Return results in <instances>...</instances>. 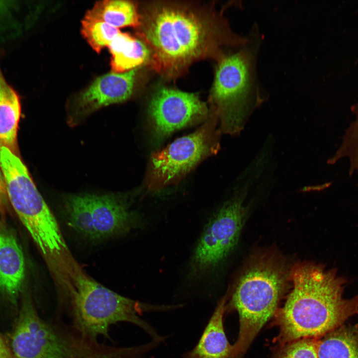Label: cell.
<instances>
[{"mask_svg": "<svg viewBox=\"0 0 358 358\" xmlns=\"http://www.w3.org/2000/svg\"><path fill=\"white\" fill-rule=\"evenodd\" d=\"M140 14L138 36L150 50L149 63L167 79L179 77L200 60L219 62L226 54L224 48H238L247 40L232 30L223 11L197 4L155 1Z\"/></svg>", "mask_w": 358, "mask_h": 358, "instance_id": "cell-1", "label": "cell"}, {"mask_svg": "<svg viewBox=\"0 0 358 358\" xmlns=\"http://www.w3.org/2000/svg\"><path fill=\"white\" fill-rule=\"evenodd\" d=\"M293 289L275 315L280 346L303 338L319 339L358 315V295L344 297L348 280L335 268L299 263L290 271Z\"/></svg>", "mask_w": 358, "mask_h": 358, "instance_id": "cell-2", "label": "cell"}, {"mask_svg": "<svg viewBox=\"0 0 358 358\" xmlns=\"http://www.w3.org/2000/svg\"><path fill=\"white\" fill-rule=\"evenodd\" d=\"M0 167L9 202L45 259L53 275L72 268L75 260L54 216L37 189L19 156L0 149Z\"/></svg>", "mask_w": 358, "mask_h": 358, "instance_id": "cell-3", "label": "cell"}, {"mask_svg": "<svg viewBox=\"0 0 358 358\" xmlns=\"http://www.w3.org/2000/svg\"><path fill=\"white\" fill-rule=\"evenodd\" d=\"M261 41L262 35L254 25L246 43L218 62L208 101L225 133H240L266 99L257 73Z\"/></svg>", "mask_w": 358, "mask_h": 358, "instance_id": "cell-4", "label": "cell"}, {"mask_svg": "<svg viewBox=\"0 0 358 358\" xmlns=\"http://www.w3.org/2000/svg\"><path fill=\"white\" fill-rule=\"evenodd\" d=\"M14 358H143L144 345L116 347L83 336L72 327L43 320L24 303L11 338Z\"/></svg>", "mask_w": 358, "mask_h": 358, "instance_id": "cell-5", "label": "cell"}, {"mask_svg": "<svg viewBox=\"0 0 358 358\" xmlns=\"http://www.w3.org/2000/svg\"><path fill=\"white\" fill-rule=\"evenodd\" d=\"M77 332L96 340L99 336L110 339L109 327L119 322L133 324L153 340L163 342L156 330L140 316L149 311H168L179 305H156L123 296L98 283L84 271L77 277L73 293L64 303Z\"/></svg>", "mask_w": 358, "mask_h": 358, "instance_id": "cell-6", "label": "cell"}, {"mask_svg": "<svg viewBox=\"0 0 358 358\" xmlns=\"http://www.w3.org/2000/svg\"><path fill=\"white\" fill-rule=\"evenodd\" d=\"M280 270L268 263L256 265L240 278L231 302L239 317L233 358H243L264 325L275 315L283 289Z\"/></svg>", "mask_w": 358, "mask_h": 358, "instance_id": "cell-7", "label": "cell"}, {"mask_svg": "<svg viewBox=\"0 0 358 358\" xmlns=\"http://www.w3.org/2000/svg\"><path fill=\"white\" fill-rule=\"evenodd\" d=\"M218 121L217 113L209 108L207 118L195 131L153 153L145 181L147 190L155 192L179 183L199 163L216 154L221 131Z\"/></svg>", "mask_w": 358, "mask_h": 358, "instance_id": "cell-8", "label": "cell"}, {"mask_svg": "<svg viewBox=\"0 0 358 358\" xmlns=\"http://www.w3.org/2000/svg\"><path fill=\"white\" fill-rule=\"evenodd\" d=\"M243 199L242 191L225 203L209 219L190 261L188 275L191 279L211 272L236 246L247 213Z\"/></svg>", "mask_w": 358, "mask_h": 358, "instance_id": "cell-9", "label": "cell"}, {"mask_svg": "<svg viewBox=\"0 0 358 358\" xmlns=\"http://www.w3.org/2000/svg\"><path fill=\"white\" fill-rule=\"evenodd\" d=\"M148 113L154 135L160 141L179 129L204 122L209 108L195 93L162 87L152 95Z\"/></svg>", "mask_w": 358, "mask_h": 358, "instance_id": "cell-10", "label": "cell"}, {"mask_svg": "<svg viewBox=\"0 0 358 358\" xmlns=\"http://www.w3.org/2000/svg\"><path fill=\"white\" fill-rule=\"evenodd\" d=\"M92 240L124 235L140 227V216L124 199L116 195L88 194Z\"/></svg>", "mask_w": 358, "mask_h": 358, "instance_id": "cell-11", "label": "cell"}, {"mask_svg": "<svg viewBox=\"0 0 358 358\" xmlns=\"http://www.w3.org/2000/svg\"><path fill=\"white\" fill-rule=\"evenodd\" d=\"M138 69L122 73H110L96 79L77 100L69 123L76 125L80 119L110 104L124 101L132 95Z\"/></svg>", "mask_w": 358, "mask_h": 358, "instance_id": "cell-12", "label": "cell"}, {"mask_svg": "<svg viewBox=\"0 0 358 358\" xmlns=\"http://www.w3.org/2000/svg\"><path fill=\"white\" fill-rule=\"evenodd\" d=\"M24 275L25 261L20 246L12 233L0 225V291L16 298Z\"/></svg>", "mask_w": 358, "mask_h": 358, "instance_id": "cell-13", "label": "cell"}, {"mask_svg": "<svg viewBox=\"0 0 358 358\" xmlns=\"http://www.w3.org/2000/svg\"><path fill=\"white\" fill-rule=\"evenodd\" d=\"M227 299L225 295L218 302L198 343L183 358H233V345L229 343L223 325Z\"/></svg>", "mask_w": 358, "mask_h": 358, "instance_id": "cell-14", "label": "cell"}, {"mask_svg": "<svg viewBox=\"0 0 358 358\" xmlns=\"http://www.w3.org/2000/svg\"><path fill=\"white\" fill-rule=\"evenodd\" d=\"M21 115L19 96L5 80L0 65V149L19 156L17 131Z\"/></svg>", "mask_w": 358, "mask_h": 358, "instance_id": "cell-15", "label": "cell"}, {"mask_svg": "<svg viewBox=\"0 0 358 358\" xmlns=\"http://www.w3.org/2000/svg\"><path fill=\"white\" fill-rule=\"evenodd\" d=\"M318 358H358V324H343L318 340Z\"/></svg>", "mask_w": 358, "mask_h": 358, "instance_id": "cell-16", "label": "cell"}, {"mask_svg": "<svg viewBox=\"0 0 358 358\" xmlns=\"http://www.w3.org/2000/svg\"><path fill=\"white\" fill-rule=\"evenodd\" d=\"M87 15L119 28H139L141 14L137 4L130 0H106L96 2Z\"/></svg>", "mask_w": 358, "mask_h": 358, "instance_id": "cell-17", "label": "cell"}, {"mask_svg": "<svg viewBox=\"0 0 358 358\" xmlns=\"http://www.w3.org/2000/svg\"><path fill=\"white\" fill-rule=\"evenodd\" d=\"M64 209L68 225L80 235L91 240L88 194L66 195L64 198Z\"/></svg>", "mask_w": 358, "mask_h": 358, "instance_id": "cell-18", "label": "cell"}, {"mask_svg": "<svg viewBox=\"0 0 358 358\" xmlns=\"http://www.w3.org/2000/svg\"><path fill=\"white\" fill-rule=\"evenodd\" d=\"M120 32L119 29L99 19L85 15L82 21L81 32L91 47L99 53L108 47Z\"/></svg>", "mask_w": 358, "mask_h": 358, "instance_id": "cell-19", "label": "cell"}, {"mask_svg": "<svg viewBox=\"0 0 358 358\" xmlns=\"http://www.w3.org/2000/svg\"><path fill=\"white\" fill-rule=\"evenodd\" d=\"M150 50L140 38H136L134 45L123 53L111 57L110 65L112 72L122 73L137 68L149 63Z\"/></svg>", "mask_w": 358, "mask_h": 358, "instance_id": "cell-20", "label": "cell"}, {"mask_svg": "<svg viewBox=\"0 0 358 358\" xmlns=\"http://www.w3.org/2000/svg\"><path fill=\"white\" fill-rule=\"evenodd\" d=\"M318 339L303 338L280 346L275 358H318Z\"/></svg>", "mask_w": 358, "mask_h": 358, "instance_id": "cell-21", "label": "cell"}, {"mask_svg": "<svg viewBox=\"0 0 358 358\" xmlns=\"http://www.w3.org/2000/svg\"><path fill=\"white\" fill-rule=\"evenodd\" d=\"M338 150L350 160L358 161V110L355 120L346 130Z\"/></svg>", "mask_w": 358, "mask_h": 358, "instance_id": "cell-22", "label": "cell"}, {"mask_svg": "<svg viewBox=\"0 0 358 358\" xmlns=\"http://www.w3.org/2000/svg\"><path fill=\"white\" fill-rule=\"evenodd\" d=\"M9 202L4 175L0 167V214L4 216Z\"/></svg>", "mask_w": 358, "mask_h": 358, "instance_id": "cell-23", "label": "cell"}, {"mask_svg": "<svg viewBox=\"0 0 358 358\" xmlns=\"http://www.w3.org/2000/svg\"><path fill=\"white\" fill-rule=\"evenodd\" d=\"M0 358H14L10 349L0 336Z\"/></svg>", "mask_w": 358, "mask_h": 358, "instance_id": "cell-24", "label": "cell"}, {"mask_svg": "<svg viewBox=\"0 0 358 358\" xmlns=\"http://www.w3.org/2000/svg\"><path fill=\"white\" fill-rule=\"evenodd\" d=\"M8 5L7 2L4 1H0V11L3 9Z\"/></svg>", "mask_w": 358, "mask_h": 358, "instance_id": "cell-25", "label": "cell"}]
</instances>
